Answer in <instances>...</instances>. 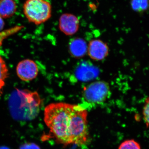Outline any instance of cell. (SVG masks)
<instances>
[{
  "instance_id": "cell-3",
  "label": "cell",
  "mask_w": 149,
  "mask_h": 149,
  "mask_svg": "<svg viewBox=\"0 0 149 149\" xmlns=\"http://www.w3.org/2000/svg\"><path fill=\"white\" fill-rule=\"evenodd\" d=\"M23 11L29 22L40 25L51 18L52 6L47 0H26L23 4Z\"/></svg>"
},
{
  "instance_id": "cell-6",
  "label": "cell",
  "mask_w": 149,
  "mask_h": 149,
  "mask_svg": "<svg viewBox=\"0 0 149 149\" xmlns=\"http://www.w3.org/2000/svg\"><path fill=\"white\" fill-rule=\"evenodd\" d=\"M58 27L60 31L65 35L72 36L79 30L80 21L74 15L63 14L59 19Z\"/></svg>"
},
{
  "instance_id": "cell-8",
  "label": "cell",
  "mask_w": 149,
  "mask_h": 149,
  "mask_svg": "<svg viewBox=\"0 0 149 149\" xmlns=\"http://www.w3.org/2000/svg\"><path fill=\"white\" fill-rule=\"evenodd\" d=\"M70 53L73 57L80 58L87 53L88 45L85 40L76 37L70 40L69 43Z\"/></svg>"
},
{
  "instance_id": "cell-16",
  "label": "cell",
  "mask_w": 149,
  "mask_h": 149,
  "mask_svg": "<svg viewBox=\"0 0 149 149\" xmlns=\"http://www.w3.org/2000/svg\"><path fill=\"white\" fill-rule=\"evenodd\" d=\"M21 149H40L39 147L34 144H29L24 145L22 147Z\"/></svg>"
},
{
  "instance_id": "cell-2",
  "label": "cell",
  "mask_w": 149,
  "mask_h": 149,
  "mask_svg": "<svg viewBox=\"0 0 149 149\" xmlns=\"http://www.w3.org/2000/svg\"><path fill=\"white\" fill-rule=\"evenodd\" d=\"M42 101L37 92L17 89L11 94L8 100L10 114L14 119L29 120L39 114Z\"/></svg>"
},
{
  "instance_id": "cell-17",
  "label": "cell",
  "mask_w": 149,
  "mask_h": 149,
  "mask_svg": "<svg viewBox=\"0 0 149 149\" xmlns=\"http://www.w3.org/2000/svg\"><path fill=\"white\" fill-rule=\"evenodd\" d=\"M5 26V22L3 18L0 16V32L2 31Z\"/></svg>"
},
{
  "instance_id": "cell-11",
  "label": "cell",
  "mask_w": 149,
  "mask_h": 149,
  "mask_svg": "<svg viewBox=\"0 0 149 149\" xmlns=\"http://www.w3.org/2000/svg\"><path fill=\"white\" fill-rule=\"evenodd\" d=\"M77 74L80 79L87 80L91 78H94L96 76V69L92 67L81 66L78 68Z\"/></svg>"
},
{
  "instance_id": "cell-4",
  "label": "cell",
  "mask_w": 149,
  "mask_h": 149,
  "mask_svg": "<svg viewBox=\"0 0 149 149\" xmlns=\"http://www.w3.org/2000/svg\"><path fill=\"white\" fill-rule=\"evenodd\" d=\"M110 93L109 85L104 81H98L85 87L83 95L87 102L98 104L105 101Z\"/></svg>"
},
{
  "instance_id": "cell-14",
  "label": "cell",
  "mask_w": 149,
  "mask_h": 149,
  "mask_svg": "<svg viewBox=\"0 0 149 149\" xmlns=\"http://www.w3.org/2000/svg\"><path fill=\"white\" fill-rule=\"evenodd\" d=\"M118 149H141L140 144L134 140H128L121 143Z\"/></svg>"
},
{
  "instance_id": "cell-12",
  "label": "cell",
  "mask_w": 149,
  "mask_h": 149,
  "mask_svg": "<svg viewBox=\"0 0 149 149\" xmlns=\"http://www.w3.org/2000/svg\"><path fill=\"white\" fill-rule=\"evenodd\" d=\"M23 28H24V26L17 25V26L1 31L0 32V48L1 47L4 40L12 35L17 33Z\"/></svg>"
},
{
  "instance_id": "cell-13",
  "label": "cell",
  "mask_w": 149,
  "mask_h": 149,
  "mask_svg": "<svg viewBox=\"0 0 149 149\" xmlns=\"http://www.w3.org/2000/svg\"><path fill=\"white\" fill-rule=\"evenodd\" d=\"M130 5L133 10L143 13L148 7V0H131Z\"/></svg>"
},
{
  "instance_id": "cell-5",
  "label": "cell",
  "mask_w": 149,
  "mask_h": 149,
  "mask_svg": "<svg viewBox=\"0 0 149 149\" xmlns=\"http://www.w3.org/2000/svg\"><path fill=\"white\" fill-rule=\"evenodd\" d=\"M16 72L20 80L28 82L37 77L39 69L35 61L32 60L25 59L19 63L16 67Z\"/></svg>"
},
{
  "instance_id": "cell-9",
  "label": "cell",
  "mask_w": 149,
  "mask_h": 149,
  "mask_svg": "<svg viewBox=\"0 0 149 149\" xmlns=\"http://www.w3.org/2000/svg\"><path fill=\"white\" fill-rule=\"evenodd\" d=\"M17 6L14 0H0V16L8 18L13 16L17 11Z\"/></svg>"
},
{
  "instance_id": "cell-18",
  "label": "cell",
  "mask_w": 149,
  "mask_h": 149,
  "mask_svg": "<svg viewBox=\"0 0 149 149\" xmlns=\"http://www.w3.org/2000/svg\"><path fill=\"white\" fill-rule=\"evenodd\" d=\"M0 149H9L8 148H7L6 147H0Z\"/></svg>"
},
{
  "instance_id": "cell-1",
  "label": "cell",
  "mask_w": 149,
  "mask_h": 149,
  "mask_svg": "<svg viewBox=\"0 0 149 149\" xmlns=\"http://www.w3.org/2000/svg\"><path fill=\"white\" fill-rule=\"evenodd\" d=\"M79 105L53 103L46 107L44 121L58 143L64 146L72 144L70 130Z\"/></svg>"
},
{
  "instance_id": "cell-15",
  "label": "cell",
  "mask_w": 149,
  "mask_h": 149,
  "mask_svg": "<svg viewBox=\"0 0 149 149\" xmlns=\"http://www.w3.org/2000/svg\"><path fill=\"white\" fill-rule=\"evenodd\" d=\"M149 97H148L145 101V104L143 108V116L144 121L146 123L147 127L149 126Z\"/></svg>"
},
{
  "instance_id": "cell-7",
  "label": "cell",
  "mask_w": 149,
  "mask_h": 149,
  "mask_svg": "<svg viewBox=\"0 0 149 149\" xmlns=\"http://www.w3.org/2000/svg\"><path fill=\"white\" fill-rule=\"evenodd\" d=\"M109 48L106 43L100 40H91L88 45L87 53L94 60L100 61L108 55Z\"/></svg>"
},
{
  "instance_id": "cell-10",
  "label": "cell",
  "mask_w": 149,
  "mask_h": 149,
  "mask_svg": "<svg viewBox=\"0 0 149 149\" xmlns=\"http://www.w3.org/2000/svg\"><path fill=\"white\" fill-rule=\"evenodd\" d=\"M8 76V70L4 60L0 56V96L3 94L6 81Z\"/></svg>"
}]
</instances>
